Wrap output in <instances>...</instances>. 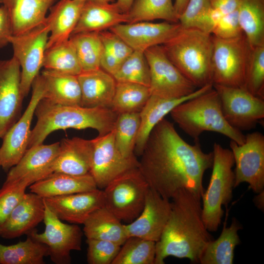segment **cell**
Instances as JSON below:
<instances>
[{
	"label": "cell",
	"mask_w": 264,
	"mask_h": 264,
	"mask_svg": "<svg viewBox=\"0 0 264 264\" xmlns=\"http://www.w3.org/2000/svg\"><path fill=\"white\" fill-rule=\"evenodd\" d=\"M44 204V231L40 233L35 228L27 235L47 246L48 256L52 262L56 264H69L71 260V251L82 249L83 232L76 224L62 222L45 202Z\"/></svg>",
	"instance_id": "8fae6325"
},
{
	"label": "cell",
	"mask_w": 264,
	"mask_h": 264,
	"mask_svg": "<svg viewBox=\"0 0 264 264\" xmlns=\"http://www.w3.org/2000/svg\"><path fill=\"white\" fill-rule=\"evenodd\" d=\"M213 11L221 16L238 10L240 0H210Z\"/></svg>",
	"instance_id": "c3c4849f"
},
{
	"label": "cell",
	"mask_w": 264,
	"mask_h": 264,
	"mask_svg": "<svg viewBox=\"0 0 264 264\" xmlns=\"http://www.w3.org/2000/svg\"><path fill=\"white\" fill-rule=\"evenodd\" d=\"M211 34L220 39H232L244 34L241 27L238 10L223 16L214 27Z\"/></svg>",
	"instance_id": "bcb514c9"
},
{
	"label": "cell",
	"mask_w": 264,
	"mask_h": 264,
	"mask_svg": "<svg viewBox=\"0 0 264 264\" xmlns=\"http://www.w3.org/2000/svg\"><path fill=\"white\" fill-rule=\"evenodd\" d=\"M31 88L32 95L26 110L2 138L0 160L1 167L5 171L15 165L28 149L31 122L44 92V82L40 74L34 80Z\"/></svg>",
	"instance_id": "5bb4252c"
},
{
	"label": "cell",
	"mask_w": 264,
	"mask_h": 264,
	"mask_svg": "<svg viewBox=\"0 0 264 264\" xmlns=\"http://www.w3.org/2000/svg\"><path fill=\"white\" fill-rule=\"evenodd\" d=\"M151 95L149 87L117 82L110 108L118 114L140 112Z\"/></svg>",
	"instance_id": "836d02e7"
},
{
	"label": "cell",
	"mask_w": 264,
	"mask_h": 264,
	"mask_svg": "<svg viewBox=\"0 0 264 264\" xmlns=\"http://www.w3.org/2000/svg\"><path fill=\"white\" fill-rule=\"evenodd\" d=\"M31 184L26 180L4 183L0 189V226L21 201Z\"/></svg>",
	"instance_id": "ee69618b"
},
{
	"label": "cell",
	"mask_w": 264,
	"mask_h": 264,
	"mask_svg": "<svg viewBox=\"0 0 264 264\" xmlns=\"http://www.w3.org/2000/svg\"><path fill=\"white\" fill-rule=\"evenodd\" d=\"M127 22V14L123 13L115 2L86 1L72 34L100 32L117 24Z\"/></svg>",
	"instance_id": "cb8c5ba5"
},
{
	"label": "cell",
	"mask_w": 264,
	"mask_h": 264,
	"mask_svg": "<svg viewBox=\"0 0 264 264\" xmlns=\"http://www.w3.org/2000/svg\"><path fill=\"white\" fill-rule=\"evenodd\" d=\"M49 35V24L45 21L37 27L20 35H12L9 40L13 56L21 67V88L26 97L35 79L43 67Z\"/></svg>",
	"instance_id": "9c48e42d"
},
{
	"label": "cell",
	"mask_w": 264,
	"mask_h": 264,
	"mask_svg": "<svg viewBox=\"0 0 264 264\" xmlns=\"http://www.w3.org/2000/svg\"><path fill=\"white\" fill-rule=\"evenodd\" d=\"M229 146L236 168L234 188L246 182L253 192L264 189V136L259 132L248 133L239 145L230 140Z\"/></svg>",
	"instance_id": "7c38bea8"
},
{
	"label": "cell",
	"mask_w": 264,
	"mask_h": 264,
	"mask_svg": "<svg viewBox=\"0 0 264 264\" xmlns=\"http://www.w3.org/2000/svg\"><path fill=\"white\" fill-rule=\"evenodd\" d=\"M44 198L30 192L26 193L0 226V237L12 239L28 234L43 221Z\"/></svg>",
	"instance_id": "44dd1931"
},
{
	"label": "cell",
	"mask_w": 264,
	"mask_h": 264,
	"mask_svg": "<svg viewBox=\"0 0 264 264\" xmlns=\"http://www.w3.org/2000/svg\"><path fill=\"white\" fill-rule=\"evenodd\" d=\"M149 188L138 167L132 169L103 189L105 207L121 221L130 223L142 212Z\"/></svg>",
	"instance_id": "52a82bcc"
},
{
	"label": "cell",
	"mask_w": 264,
	"mask_h": 264,
	"mask_svg": "<svg viewBox=\"0 0 264 264\" xmlns=\"http://www.w3.org/2000/svg\"><path fill=\"white\" fill-rule=\"evenodd\" d=\"M0 167H1V162H0Z\"/></svg>",
	"instance_id": "db71d44e"
},
{
	"label": "cell",
	"mask_w": 264,
	"mask_h": 264,
	"mask_svg": "<svg viewBox=\"0 0 264 264\" xmlns=\"http://www.w3.org/2000/svg\"><path fill=\"white\" fill-rule=\"evenodd\" d=\"M59 147L58 142L28 148L19 162L9 170L4 183L26 180L31 185L48 176L53 173L52 166Z\"/></svg>",
	"instance_id": "ffe728a7"
},
{
	"label": "cell",
	"mask_w": 264,
	"mask_h": 264,
	"mask_svg": "<svg viewBox=\"0 0 264 264\" xmlns=\"http://www.w3.org/2000/svg\"><path fill=\"white\" fill-rule=\"evenodd\" d=\"M258 194V195L254 198V202L258 208L263 211L264 205V192L263 191Z\"/></svg>",
	"instance_id": "816d5d0a"
},
{
	"label": "cell",
	"mask_w": 264,
	"mask_h": 264,
	"mask_svg": "<svg viewBox=\"0 0 264 264\" xmlns=\"http://www.w3.org/2000/svg\"><path fill=\"white\" fill-rule=\"evenodd\" d=\"M85 1L60 0L50 8L46 19L49 35L46 49L69 40L80 18Z\"/></svg>",
	"instance_id": "4316f807"
},
{
	"label": "cell",
	"mask_w": 264,
	"mask_h": 264,
	"mask_svg": "<svg viewBox=\"0 0 264 264\" xmlns=\"http://www.w3.org/2000/svg\"><path fill=\"white\" fill-rule=\"evenodd\" d=\"M43 67L44 69L78 76L82 68L70 40L46 49Z\"/></svg>",
	"instance_id": "d590c367"
},
{
	"label": "cell",
	"mask_w": 264,
	"mask_h": 264,
	"mask_svg": "<svg viewBox=\"0 0 264 264\" xmlns=\"http://www.w3.org/2000/svg\"><path fill=\"white\" fill-rule=\"evenodd\" d=\"M244 88L264 100V45L251 47L245 71Z\"/></svg>",
	"instance_id": "7bdbcfd3"
},
{
	"label": "cell",
	"mask_w": 264,
	"mask_h": 264,
	"mask_svg": "<svg viewBox=\"0 0 264 264\" xmlns=\"http://www.w3.org/2000/svg\"><path fill=\"white\" fill-rule=\"evenodd\" d=\"M55 0H1L11 21L13 35L24 33L43 23Z\"/></svg>",
	"instance_id": "484cf974"
},
{
	"label": "cell",
	"mask_w": 264,
	"mask_h": 264,
	"mask_svg": "<svg viewBox=\"0 0 264 264\" xmlns=\"http://www.w3.org/2000/svg\"><path fill=\"white\" fill-rule=\"evenodd\" d=\"M213 36V85L244 88L246 68L251 46L244 34L232 39Z\"/></svg>",
	"instance_id": "ba28073f"
},
{
	"label": "cell",
	"mask_w": 264,
	"mask_h": 264,
	"mask_svg": "<svg viewBox=\"0 0 264 264\" xmlns=\"http://www.w3.org/2000/svg\"><path fill=\"white\" fill-rule=\"evenodd\" d=\"M190 0H175L174 3L176 15L179 18Z\"/></svg>",
	"instance_id": "f907efd6"
},
{
	"label": "cell",
	"mask_w": 264,
	"mask_h": 264,
	"mask_svg": "<svg viewBox=\"0 0 264 264\" xmlns=\"http://www.w3.org/2000/svg\"><path fill=\"white\" fill-rule=\"evenodd\" d=\"M59 142V151L52 166L53 173L74 176L89 174L93 151L92 139L74 137Z\"/></svg>",
	"instance_id": "603a6c76"
},
{
	"label": "cell",
	"mask_w": 264,
	"mask_h": 264,
	"mask_svg": "<svg viewBox=\"0 0 264 264\" xmlns=\"http://www.w3.org/2000/svg\"><path fill=\"white\" fill-rule=\"evenodd\" d=\"M140 157L139 170L163 198L171 199L185 189L201 199L203 176L212 168L214 154L203 152L199 140L188 143L164 118L151 132Z\"/></svg>",
	"instance_id": "6da1fadb"
},
{
	"label": "cell",
	"mask_w": 264,
	"mask_h": 264,
	"mask_svg": "<svg viewBox=\"0 0 264 264\" xmlns=\"http://www.w3.org/2000/svg\"><path fill=\"white\" fill-rule=\"evenodd\" d=\"M134 0H117L116 4L124 13L127 14L130 10Z\"/></svg>",
	"instance_id": "681fc988"
},
{
	"label": "cell",
	"mask_w": 264,
	"mask_h": 264,
	"mask_svg": "<svg viewBox=\"0 0 264 264\" xmlns=\"http://www.w3.org/2000/svg\"><path fill=\"white\" fill-rule=\"evenodd\" d=\"M21 67L13 56L0 60V138L21 116Z\"/></svg>",
	"instance_id": "2e32d148"
},
{
	"label": "cell",
	"mask_w": 264,
	"mask_h": 264,
	"mask_svg": "<svg viewBox=\"0 0 264 264\" xmlns=\"http://www.w3.org/2000/svg\"><path fill=\"white\" fill-rule=\"evenodd\" d=\"M43 198L59 219L76 224H83L92 213L105 207L103 190L99 188Z\"/></svg>",
	"instance_id": "d6986e66"
},
{
	"label": "cell",
	"mask_w": 264,
	"mask_h": 264,
	"mask_svg": "<svg viewBox=\"0 0 264 264\" xmlns=\"http://www.w3.org/2000/svg\"><path fill=\"white\" fill-rule=\"evenodd\" d=\"M47 246L30 236L24 241L5 245L0 243V264H43Z\"/></svg>",
	"instance_id": "d6a6232c"
},
{
	"label": "cell",
	"mask_w": 264,
	"mask_h": 264,
	"mask_svg": "<svg viewBox=\"0 0 264 264\" xmlns=\"http://www.w3.org/2000/svg\"><path fill=\"white\" fill-rule=\"evenodd\" d=\"M99 34L103 44L100 68L113 76L133 50L110 30L100 32Z\"/></svg>",
	"instance_id": "f35d334b"
},
{
	"label": "cell",
	"mask_w": 264,
	"mask_h": 264,
	"mask_svg": "<svg viewBox=\"0 0 264 264\" xmlns=\"http://www.w3.org/2000/svg\"><path fill=\"white\" fill-rule=\"evenodd\" d=\"M212 88V85H208L198 88L188 96L178 99H167L151 95L139 112L140 126L134 150L135 156H140L153 129L175 107Z\"/></svg>",
	"instance_id": "7402d4cb"
},
{
	"label": "cell",
	"mask_w": 264,
	"mask_h": 264,
	"mask_svg": "<svg viewBox=\"0 0 264 264\" xmlns=\"http://www.w3.org/2000/svg\"><path fill=\"white\" fill-rule=\"evenodd\" d=\"M181 28L179 22L143 21L119 24L109 30L118 36L133 50L144 52L150 47L167 43Z\"/></svg>",
	"instance_id": "e0dca14e"
},
{
	"label": "cell",
	"mask_w": 264,
	"mask_h": 264,
	"mask_svg": "<svg viewBox=\"0 0 264 264\" xmlns=\"http://www.w3.org/2000/svg\"><path fill=\"white\" fill-rule=\"evenodd\" d=\"M81 90V106L110 108L116 81L102 69L82 71L77 76Z\"/></svg>",
	"instance_id": "d4e9b609"
},
{
	"label": "cell",
	"mask_w": 264,
	"mask_h": 264,
	"mask_svg": "<svg viewBox=\"0 0 264 264\" xmlns=\"http://www.w3.org/2000/svg\"><path fill=\"white\" fill-rule=\"evenodd\" d=\"M144 52L150 68L151 95L178 99L197 89L172 63L161 45L150 47Z\"/></svg>",
	"instance_id": "30bf717a"
},
{
	"label": "cell",
	"mask_w": 264,
	"mask_h": 264,
	"mask_svg": "<svg viewBox=\"0 0 264 264\" xmlns=\"http://www.w3.org/2000/svg\"><path fill=\"white\" fill-rule=\"evenodd\" d=\"M156 242L129 237L112 264H154Z\"/></svg>",
	"instance_id": "60d3db41"
},
{
	"label": "cell",
	"mask_w": 264,
	"mask_h": 264,
	"mask_svg": "<svg viewBox=\"0 0 264 264\" xmlns=\"http://www.w3.org/2000/svg\"><path fill=\"white\" fill-rule=\"evenodd\" d=\"M83 1H86L88 0H95V1H103V2H113L114 1V0H80Z\"/></svg>",
	"instance_id": "f5cc1de1"
},
{
	"label": "cell",
	"mask_w": 264,
	"mask_h": 264,
	"mask_svg": "<svg viewBox=\"0 0 264 264\" xmlns=\"http://www.w3.org/2000/svg\"><path fill=\"white\" fill-rule=\"evenodd\" d=\"M87 262L89 264H112L121 246L112 242L87 239Z\"/></svg>",
	"instance_id": "f6af8a7d"
},
{
	"label": "cell",
	"mask_w": 264,
	"mask_h": 264,
	"mask_svg": "<svg viewBox=\"0 0 264 264\" xmlns=\"http://www.w3.org/2000/svg\"><path fill=\"white\" fill-rule=\"evenodd\" d=\"M172 209L170 199L149 187L144 208L133 221L125 224L129 237H137L157 242L168 221Z\"/></svg>",
	"instance_id": "ac0fdd59"
},
{
	"label": "cell",
	"mask_w": 264,
	"mask_h": 264,
	"mask_svg": "<svg viewBox=\"0 0 264 264\" xmlns=\"http://www.w3.org/2000/svg\"><path fill=\"white\" fill-rule=\"evenodd\" d=\"M93 151L90 174L97 187L103 189L111 181L125 172L138 167L136 156L127 158L117 149L114 129L92 139Z\"/></svg>",
	"instance_id": "9a60e30c"
},
{
	"label": "cell",
	"mask_w": 264,
	"mask_h": 264,
	"mask_svg": "<svg viewBox=\"0 0 264 264\" xmlns=\"http://www.w3.org/2000/svg\"><path fill=\"white\" fill-rule=\"evenodd\" d=\"M13 35L11 21L7 11L2 5L0 6V49L7 45Z\"/></svg>",
	"instance_id": "7dc6e473"
},
{
	"label": "cell",
	"mask_w": 264,
	"mask_h": 264,
	"mask_svg": "<svg viewBox=\"0 0 264 264\" xmlns=\"http://www.w3.org/2000/svg\"><path fill=\"white\" fill-rule=\"evenodd\" d=\"M242 226L235 219L226 226V220L219 237L211 241L200 259L201 264H232L235 247L240 242L238 232Z\"/></svg>",
	"instance_id": "4dcf8cb0"
},
{
	"label": "cell",
	"mask_w": 264,
	"mask_h": 264,
	"mask_svg": "<svg viewBox=\"0 0 264 264\" xmlns=\"http://www.w3.org/2000/svg\"><path fill=\"white\" fill-rule=\"evenodd\" d=\"M30 192L43 198L61 196L98 188L90 173L74 176L53 173L29 186Z\"/></svg>",
	"instance_id": "83f0119b"
},
{
	"label": "cell",
	"mask_w": 264,
	"mask_h": 264,
	"mask_svg": "<svg viewBox=\"0 0 264 264\" xmlns=\"http://www.w3.org/2000/svg\"><path fill=\"white\" fill-rule=\"evenodd\" d=\"M127 15V23L155 20L178 22L172 0H134Z\"/></svg>",
	"instance_id": "e575fe53"
},
{
	"label": "cell",
	"mask_w": 264,
	"mask_h": 264,
	"mask_svg": "<svg viewBox=\"0 0 264 264\" xmlns=\"http://www.w3.org/2000/svg\"><path fill=\"white\" fill-rule=\"evenodd\" d=\"M37 122L31 131L28 148L43 144L51 132L68 129H92L98 135L111 132L118 114L110 108H88L81 105H62L42 99L35 111Z\"/></svg>",
	"instance_id": "3957f363"
},
{
	"label": "cell",
	"mask_w": 264,
	"mask_h": 264,
	"mask_svg": "<svg viewBox=\"0 0 264 264\" xmlns=\"http://www.w3.org/2000/svg\"><path fill=\"white\" fill-rule=\"evenodd\" d=\"M163 49L172 63L197 88L212 85V34L181 28Z\"/></svg>",
	"instance_id": "277c9868"
},
{
	"label": "cell",
	"mask_w": 264,
	"mask_h": 264,
	"mask_svg": "<svg viewBox=\"0 0 264 264\" xmlns=\"http://www.w3.org/2000/svg\"><path fill=\"white\" fill-rule=\"evenodd\" d=\"M218 21L210 0H190L178 18L182 28L196 29L211 34Z\"/></svg>",
	"instance_id": "74e56055"
},
{
	"label": "cell",
	"mask_w": 264,
	"mask_h": 264,
	"mask_svg": "<svg viewBox=\"0 0 264 264\" xmlns=\"http://www.w3.org/2000/svg\"><path fill=\"white\" fill-rule=\"evenodd\" d=\"M44 85V99L62 105H80L81 90L77 76L44 69L40 74Z\"/></svg>",
	"instance_id": "f1b7e54d"
},
{
	"label": "cell",
	"mask_w": 264,
	"mask_h": 264,
	"mask_svg": "<svg viewBox=\"0 0 264 264\" xmlns=\"http://www.w3.org/2000/svg\"><path fill=\"white\" fill-rule=\"evenodd\" d=\"M69 39L75 48L82 71L100 68L103 44L99 32L73 34Z\"/></svg>",
	"instance_id": "8d00e7d4"
},
{
	"label": "cell",
	"mask_w": 264,
	"mask_h": 264,
	"mask_svg": "<svg viewBox=\"0 0 264 264\" xmlns=\"http://www.w3.org/2000/svg\"><path fill=\"white\" fill-rule=\"evenodd\" d=\"M139 126V112L122 113L117 116L114 128V143L125 157L135 156L134 150Z\"/></svg>",
	"instance_id": "ab89813d"
},
{
	"label": "cell",
	"mask_w": 264,
	"mask_h": 264,
	"mask_svg": "<svg viewBox=\"0 0 264 264\" xmlns=\"http://www.w3.org/2000/svg\"><path fill=\"white\" fill-rule=\"evenodd\" d=\"M179 127L195 141L205 131L221 133L239 145L245 135L231 126L223 115L220 98L213 87L209 90L183 102L170 112Z\"/></svg>",
	"instance_id": "5b68a950"
},
{
	"label": "cell",
	"mask_w": 264,
	"mask_h": 264,
	"mask_svg": "<svg viewBox=\"0 0 264 264\" xmlns=\"http://www.w3.org/2000/svg\"><path fill=\"white\" fill-rule=\"evenodd\" d=\"M213 87L219 95L224 117L233 127L249 130L264 118V99L243 88L218 85Z\"/></svg>",
	"instance_id": "4fadbf2b"
},
{
	"label": "cell",
	"mask_w": 264,
	"mask_h": 264,
	"mask_svg": "<svg viewBox=\"0 0 264 264\" xmlns=\"http://www.w3.org/2000/svg\"><path fill=\"white\" fill-rule=\"evenodd\" d=\"M117 82H129L149 87L150 72L144 52L133 50L113 75Z\"/></svg>",
	"instance_id": "b9f144b4"
},
{
	"label": "cell",
	"mask_w": 264,
	"mask_h": 264,
	"mask_svg": "<svg viewBox=\"0 0 264 264\" xmlns=\"http://www.w3.org/2000/svg\"><path fill=\"white\" fill-rule=\"evenodd\" d=\"M1 0H0V3H1Z\"/></svg>",
	"instance_id": "11a10c76"
},
{
	"label": "cell",
	"mask_w": 264,
	"mask_h": 264,
	"mask_svg": "<svg viewBox=\"0 0 264 264\" xmlns=\"http://www.w3.org/2000/svg\"><path fill=\"white\" fill-rule=\"evenodd\" d=\"M240 22L251 47L264 45V0H240Z\"/></svg>",
	"instance_id": "1f68e13d"
},
{
	"label": "cell",
	"mask_w": 264,
	"mask_h": 264,
	"mask_svg": "<svg viewBox=\"0 0 264 264\" xmlns=\"http://www.w3.org/2000/svg\"><path fill=\"white\" fill-rule=\"evenodd\" d=\"M83 224L87 239L105 240L122 245L128 238L125 224L105 207L92 213Z\"/></svg>",
	"instance_id": "f546056e"
},
{
	"label": "cell",
	"mask_w": 264,
	"mask_h": 264,
	"mask_svg": "<svg viewBox=\"0 0 264 264\" xmlns=\"http://www.w3.org/2000/svg\"><path fill=\"white\" fill-rule=\"evenodd\" d=\"M213 152L212 172L201 197L202 219L209 232L218 230L223 215L222 206H227L232 200L235 183L234 159L231 150L215 142Z\"/></svg>",
	"instance_id": "8992f818"
},
{
	"label": "cell",
	"mask_w": 264,
	"mask_h": 264,
	"mask_svg": "<svg viewBox=\"0 0 264 264\" xmlns=\"http://www.w3.org/2000/svg\"><path fill=\"white\" fill-rule=\"evenodd\" d=\"M171 199L170 217L155 243L154 264H164L169 256L199 263L205 248L214 239L202 219L201 198L181 189Z\"/></svg>",
	"instance_id": "7a4b0ae2"
}]
</instances>
